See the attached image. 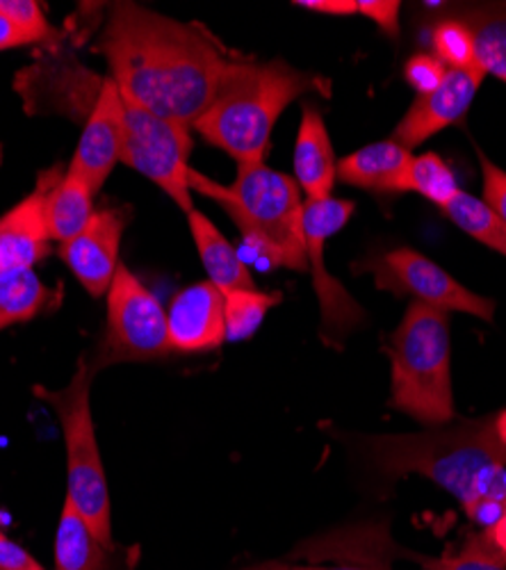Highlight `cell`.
<instances>
[{"mask_svg":"<svg viewBox=\"0 0 506 570\" xmlns=\"http://www.w3.org/2000/svg\"><path fill=\"white\" fill-rule=\"evenodd\" d=\"M119 94L158 117L195 126L234 65L201 28L115 3L97 41Z\"/></svg>","mask_w":506,"mask_h":570,"instance_id":"1","label":"cell"},{"mask_svg":"<svg viewBox=\"0 0 506 570\" xmlns=\"http://www.w3.org/2000/svg\"><path fill=\"white\" fill-rule=\"evenodd\" d=\"M365 452L388 480L423 474L438 484L484 530L506 509V450L495 439L493 417L420 434L370 436Z\"/></svg>","mask_w":506,"mask_h":570,"instance_id":"2","label":"cell"},{"mask_svg":"<svg viewBox=\"0 0 506 570\" xmlns=\"http://www.w3.org/2000/svg\"><path fill=\"white\" fill-rule=\"evenodd\" d=\"M327 89L325 78L299 71L284 60H234L212 104L192 128L208 145L231 156L238 167L258 165L265 160L271 130L284 110L304 94Z\"/></svg>","mask_w":506,"mask_h":570,"instance_id":"3","label":"cell"},{"mask_svg":"<svg viewBox=\"0 0 506 570\" xmlns=\"http://www.w3.org/2000/svg\"><path fill=\"white\" fill-rule=\"evenodd\" d=\"M190 189L219 204L238 224L245 243L271 265L308 269L304 240V199L297 180L258 165L238 167L234 185L190 171Z\"/></svg>","mask_w":506,"mask_h":570,"instance_id":"4","label":"cell"},{"mask_svg":"<svg viewBox=\"0 0 506 570\" xmlns=\"http://www.w3.org/2000/svg\"><path fill=\"white\" fill-rule=\"evenodd\" d=\"M393 363V406L425 426H445L454 417L449 317L413 302L388 345Z\"/></svg>","mask_w":506,"mask_h":570,"instance_id":"5","label":"cell"},{"mask_svg":"<svg viewBox=\"0 0 506 570\" xmlns=\"http://www.w3.org/2000/svg\"><path fill=\"white\" fill-rule=\"evenodd\" d=\"M95 374L91 363L80 358L76 374L65 389L46 391L37 386L34 393L53 406L62 424L67 450V500L78 509L91 532L112 548L110 489L97 441L95 415H91Z\"/></svg>","mask_w":506,"mask_h":570,"instance_id":"6","label":"cell"},{"mask_svg":"<svg viewBox=\"0 0 506 570\" xmlns=\"http://www.w3.org/2000/svg\"><path fill=\"white\" fill-rule=\"evenodd\" d=\"M167 311L126 265H119L108 291V328L95 372L106 365L156 361L171 356Z\"/></svg>","mask_w":506,"mask_h":570,"instance_id":"7","label":"cell"},{"mask_svg":"<svg viewBox=\"0 0 506 570\" xmlns=\"http://www.w3.org/2000/svg\"><path fill=\"white\" fill-rule=\"evenodd\" d=\"M123 99V97H121ZM123 154L121 163L147 176L186 213L195 210L190 189L192 135L188 124L158 117L123 99Z\"/></svg>","mask_w":506,"mask_h":570,"instance_id":"8","label":"cell"},{"mask_svg":"<svg viewBox=\"0 0 506 570\" xmlns=\"http://www.w3.org/2000/svg\"><path fill=\"white\" fill-rule=\"evenodd\" d=\"M354 202L319 199L304 204V240L306 265L312 272V288L321 311V338L325 343L345 341L356 326L365 322V311L347 293L345 285L327 269L325 245L354 215Z\"/></svg>","mask_w":506,"mask_h":570,"instance_id":"9","label":"cell"},{"mask_svg":"<svg viewBox=\"0 0 506 570\" xmlns=\"http://www.w3.org/2000/svg\"><path fill=\"white\" fill-rule=\"evenodd\" d=\"M356 269L370 272L379 291L413 297L420 304L434 306L445 313H468L484 322H493V299L468 291L466 285L458 283L440 265L418 254L416 249L399 247L384 256L360 263V267Z\"/></svg>","mask_w":506,"mask_h":570,"instance_id":"10","label":"cell"},{"mask_svg":"<svg viewBox=\"0 0 506 570\" xmlns=\"http://www.w3.org/2000/svg\"><path fill=\"white\" fill-rule=\"evenodd\" d=\"M123 99L112 78H106L99 99L85 119V130L78 149L67 169L78 174L91 193H99L123 154Z\"/></svg>","mask_w":506,"mask_h":570,"instance_id":"11","label":"cell"},{"mask_svg":"<svg viewBox=\"0 0 506 570\" xmlns=\"http://www.w3.org/2000/svg\"><path fill=\"white\" fill-rule=\"evenodd\" d=\"M62 174L60 165L41 171L34 193L0 217V278L34 269L41 258L49 256L53 240L46 226V199Z\"/></svg>","mask_w":506,"mask_h":570,"instance_id":"12","label":"cell"},{"mask_svg":"<svg viewBox=\"0 0 506 570\" xmlns=\"http://www.w3.org/2000/svg\"><path fill=\"white\" fill-rule=\"evenodd\" d=\"M126 210L103 208L73 240L60 245V258L91 297L108 295L119 269V247L126 230Z\"/></svg>","mask_w":506,"mask_h":570,"instance_id":"13","label":"cell"},{"mask_svg":"<svg viewBox=\"0 0 506 570\" xmlns=\"http://www.w3.org/2000/svg\"><path fill=\"white\" fill-rule=\"evenodd\" d=\"M484 78L482 69H447L440 87L410 106L393 130V141L410 151L447 126L462 121L470 110Z\"/></svg>","mask_w":506,"mask_h":570,"instance_id":"14","label":"cell"},{"mask_svg":"<svg viewBox=\"0 0 506 570\" xmlns=\"http://www.w3.org/2000/svg\"><path fill=\"white\" fill-rule=\"evenodd\" d=\"M169 343L173 354L215 352L226 343L224 293L210 281L180 291L167 311Z\"/></svg>","mask_w":506,"mask_h":570,"instance_id":"15","label":"cell"},{"mask_svg":"<svg viewBox=\"0 0 506 570\" xmlns=\"http://www.w3.org/2000/svg\"><path fill=\"white\" fill-rule=\"evenodd\" d=\"M304 117L295 145V180L306 202L329 199L338 178V160L325 119L310 104H304Z\"/></svg>","mask_w":506,"mask_h":570,"instance_id":"16","label":"cell"},{"mask_svg":"<svg viewBox=\"0 0 506 570\" xmlns=\"http://www.w3.org/2000/svg\"><path fill=\"white\" fill-rule=\"evenodd\" d=\"M413 154L397 141H375L338 160V178L370 193H406Z\"/></svg>","mask_w":506,"mask_h":570,"instance_id":"17","label":"cell"},{"mask_svg":"<svg viewBox=\"0 0 506 570\" xmlns=\"http://www.w3.org/2000/svg\"><path fill=\"white\" fill-rule=\"evenodd\" d=\"M188 222L210 283L217 285L224 295L234 291H256L247 265L242 263L234 245L217 230V226L199 210L188 213Z\"/></svg>","mask_w":506,"mask_h":570,"instance_id":"18","label":"cell"},{"mask_svg":"<svg viewBox=\"0 0 506 570\" xmlns=\"http://www.w3.org/2000/svg\"><path fill=\"white\" fill-rule=\"evenodd\" d=\"M95 215V193L78 174L67 169L46 199V226L51 240L58 245L73 240Z\"/></svg>","mask_w":506,"mask_h":570,"instance_id":"19","label":"cell"},{"mask_svg":"<svg viewBox=\"0 0 506 570\" xmlns=\"http://www.w3.org/2000/svg\"><path fill=\"white\" fill-rule=\"evenodd\" d=\"M110 552L78 509L65 500L56 534V570H108Z\"/></svg>","mask_w":506,"mask_h":570,"instance_id":"20","label":"cell"},{"mask_svg":"<svg viewBox=\"0 0 506 570\" xmlns=\"http://www.w3.org/2000/svg\"><path fill=\"white\" fill-rule=\"evenodd\" d=\"M462 19L473 32L477 67L506 85V6L477 8Z\"/></svg>","mask_w":506,"mask_h":570,"instance_id":"21","label":"cell"},{"mask_svg":"<svg viewBox=\"0 0 506 570\" xmlns=\"http://www.w3.org/2000/svg\"><path fill=\"white\" fill-rule=\"evenodd\" d=\"M53 299V291L46 288L34 269L3 276L0 278V328L37 317Z\"/></svg>","mask_w":506,"mask_h":570,"instance_id":"22","label":"cell"},{"mask_svg":"<svg viewBox=\"0 0 506 570\" xmlns=\"http://www.w3.org/2000/svg\"><path fill=\"white\" fill-rule=\"evenodd\" d=\"M443 210L458 228L475 237L477 243L506 256V224L482 199L462 189Z\"/></svg>","mask_w":506,"mask_h":570,"instance_id":"23","label":"cell"},{"mask_svg":"<svg viewBox=\"0 0 506 570\" xmlns=\"http://www.w3.org/2000/svg\"><path fill=\"white\" fill-rule=\"evenodd\" d=\"M281 302L279 293L258 291H234L224 295V317H226V341H247L262 324L267 311Z\"/></svg>","mask_w":506,"mask_h":570,"instance_id":"24","label":"cell"},{"mask_svg":"<svg viewBox=\"0 0 506 570\" xmlns=\"http://www.w3.org/2000/svg\"><path fill=\"white\" fill-rule=\"evenodd\" d=\"M406 193H418L431 204L445 208L462 189L456 185V178L447 163L438 154L413 156L406 176Z\"/></svg>","mask_w":506,"mask_h":570,"instance_id":"25","label":"cell"},{"mask_svg":"<svg viewBox=\"0 0 506 570\" xmlns=\"http://www.w3.org/2000/svg\"><path fill=\"white\" fill-rule=\"evenodd\" d=\"M436 60L447 69H479L475 62L473 32L464 19H443L431 30Z\"/></svg>","mask_w":506,"mask_h":570,"instance_id":"26","label":"cell"},{"mask_svg":"<svg viewBox=\"0 0 506 570\" xmlns=\"http://www.w3.org/2000/svg\"><path fill=\"white\" fill-rule=\"evenodd\" d=\"M425 570H506V566L490 554V550L482 543L479 534L473 537L458 554H445L438 559L413 557Z\"/></svg>","mask_w":506,"mask_h":570,"instance_id":"27","label":"cell"},{"mask_svg":"<svg viewBox=\"0 0 506 570\" xmlns=\"http://www.w3.org/2000/svg\"><path fill=\"white\" fill-rule=\"evenodd\" d=\"M0 19L30 35L37 43L53 41L56 30L43 17V10L34 0H0Z\"/></svg>","mask_w":506,"mask_h":570,"instance_id":"28","label":"cell"},{"mask_svg":"<svg viewBox=\"0 0 506 570\" xmlns=\"http://www.w3.org/2000/svg\"><path fill=\"white\" fill-rule=\"evenodd\" d=\"M445 73H447V67L440 60H436V56H427V53L413 56L404 67L406 82L416 89L420 97H429L431 91H436L445 80Z\"/></svg>","mask_w":506,"mask_h":570,"instance_id":"29","label":"cell"},{"mask_svg":"<svg viewBox=\"0 0 506 570\" xmlns=\"http://www.w3.org/2000/svg\"><path fill=\"white\" fill-rule=\"evenodd\" d=\"M479 165L484 176V204L506 224V171L499 169L486 154L479 151Z\"/></svg>","mask_w":506,"mask_h":570,"instance_id":"30","label":"cell"},{"mask_svg":"<svg viewBox=\"0 0 506 570\" xmlns=\"http://www.w3.org/2000/svg\"><path fill=\"white\" fill-rule=\"evenodd\" d=\"M356 8L360 14L373 19L388 37L399 35V3L395 0H360Z\"/></svg>","mask_w":506,"mask_h":570,"instance_id":"31","label":"cell"},{"mask_svg":"<svg viewBox=\"0 0 506 570\" xmlns=\"http://www.w3.org/2000/svg\"><path fill=\"white\" fill-rule=\"evenodd\" d=\"M0 570H46L23 546L0 532Z\"/></svg>","mask_w":506,"mask_h":570,"instance_id":"32","label":"cell"},{"mask_svg":"<svg viewBox=\"0 0 506 570\" xmlns=\"http://www.w3.org/2000/svg\"><path fill=\"white\" fill-rule=\"evenodd\" d=\"M292 6L310 10V12L338 14V17H349V14L358 12L354 0H297V3H292Z\"/></svg>","mask_w":506,"mask_h":570,"instance_id":"33","label":"cell"},{"mask_svg":"<svg viewBox=\"0 0 506 570\" xmlns=\"http://www.w3.org/2000/svg\"><path fill=\"white\" fill-rule=\"evenodd\" d=\"M479 539L490 550V554L497 557L506 566V509L493 528H488V530H484V534H479Z\"/></svg>","mask_w":506,"mask_h":570,"instance_id":"34","label":"cell"},{"mask_svg":"<svg viewBox=\"0 0 506 570\" xmlns=\"http://www.w3.org/2000/svg\"><path fill=\"white\" fill-rule=\"evenodd\" d=\"M30 43H37V41L30 35H26L23 30L8 23L6 19H0V51L21 49V46H30Z\"/></svg>","mask_w":506,"mask_h":570,"instance_id":"35","label":"cell"},{"mask_svg":"<svg viewBox=\"0 0 506 570\" xmlns=\"http://www.w3.org/2000/svg\"><path fill=\"white\" fill-rule=\"evenodd\" d=\"M242 570H370V568H356V566H299L288 561H260Z\"/></svg>","mask_w":506,"mask_h":570,"instance_id":"36","label":"cell"},{"mask_svg":"<svg viewBox=\"0 0 506 570\" xmlns=\"http://www.w3.org/2000/svg\"><path fill=\"white\" fill-rule=\"evenodd\" d=\"M493 432H495V439L499 441V445L506 450V409L497 415H493Z\"/></svg>","mask_w":506,"mask_h":570,"instance_id":"37","label":"cell"},{"mask_svg":"<svg viewBox=\"0 0 506 570\" xmlns=\"http://www.w3.org/2000/svg\"><path fill=\"white\" fill-rule=\"evenodd\" d=\"M0 163H3V147H0Z\"/></svg>","mask_w":506,"mask_h":570,"instance_id":"38","label":"cell"}]
</instances>
